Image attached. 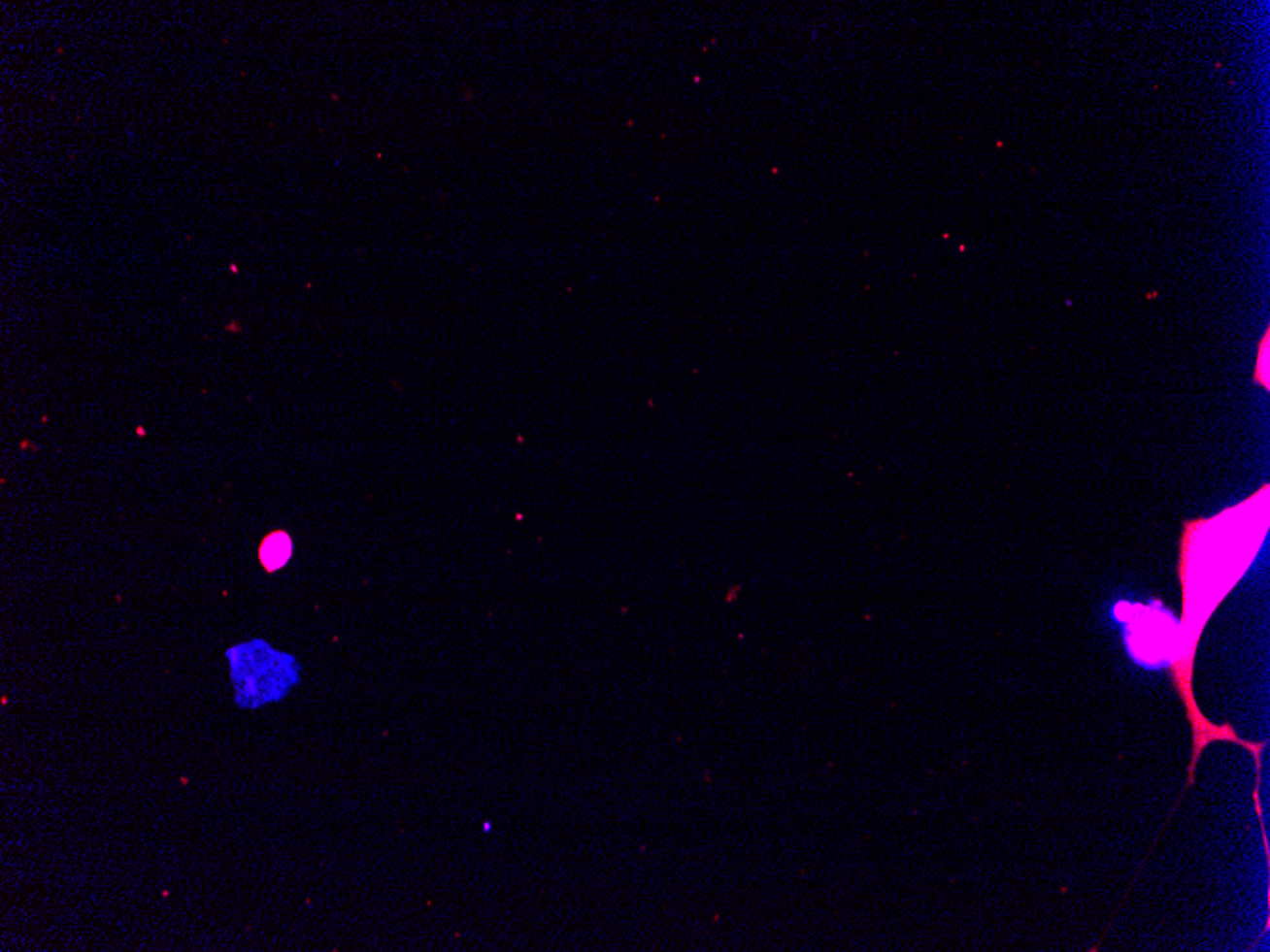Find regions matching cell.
<instances>
[{
    "instance_id": "cell-1",
    "label": "cell",
    "mask_w": 1270,
    "mask_h": 952,
    "mask_svg": "<svg viewBox=\"0 0 1270 952\" xmlns=\"http://www.w3.org/2000/svg\"><path fill=\"white\" fill-rule=\"evenodd\" d=\"M225 658L238 709L257 711L280 704L303 684V662L267 639L234 642Z\"/></svg>"
},
{
    "instance_id": "cell-2",
    "label": "cell",
    "mask_w": 1270,
    "mask_h": 952,
    "mask_svg": "<svg viewBox=\"0 0 1270 952\" xmlns=\"http://www.w3.org/2000/svg\"><path fill=\"white\" fill-rule=\"evenodd\" d=\"M259 563L267 573H278L285 569L293 557V541L285 531L269 533L259 544Z\"/></svg>"
},
{
    "instance_id": "cell-3",
    "label": "cell",
    "mask_w": 1270,
    "mask_h": 952,
    "mask_svg": "<svg viewBox=\"0 0 1270 952\" xmlns=\"http://www.w3.org/2000/svg\"><path fill=\"white\" fill-rule=\"evenodd\" d=\"M1259 378H1261L1263 386L1269 388V335H1265V339H1263L1261 356H1259V362H1257V380Z\"/></svg>"
}]
</instances>
